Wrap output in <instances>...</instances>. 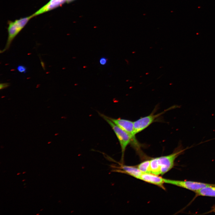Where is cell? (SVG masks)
I'll return each mask as SVG.
<instances>
[{
	"label": "cell",
	"mask_w": 215,
	"mask_h": 215,
	"mask_svg": "<svg viewBox=\"0 0 215 215\" xmlns=\"http://www.w3.org/2000/svg\"><path fill=\"white\" fill-rule=\"evenodd\" d=\"M99 113L100 116L110 126L119 140L121 149V162L122 164L125 150L128 146L129 144H131L132 142L131 138L127 132L113 123L108 116L101 113Z\"/></svg>",
	"instance_id": "cell-1"
},
{
	"label": "cell",
	"mask_w": 215,
	"mask_h": 215,
	"mask_svg": "<svg viewBox=\"0 0 215 215\" xmlns=\"http://www.w3.org/2000/svg\"><path fill=\"white\" fill-rule=\"evenodd\" d=\"M109 118L113 123L129 135L132 139L130 144L131 146L139 154L141 153L142 152L141 147L142 146L136 137L133 122L120 118L116 119L109 117Z\"/></svg>",
	"instance_id": "cell-2"
},
{
	"label": "cell",
	"mask_w": 215,
	"mask_h": 215,
	"mask_svg": "<svg viewBox=\"0 0 215 215\" xmlns=\"http://www.w3.org/2000/svg\"><path fill=\"white\" fill-rule=\"evenodd\" d=\"M33 17L32 15L16 20L14 21H9L8 22V36L7 42L4 49L1 50V53L4 52L9 48L14 38L23 28L30 20Z\"/></svg>",
	"instance_id": "cell-3"
},
{
	"label": "cell",
	"mask_w": 215,
	"mask_h": 215,
	"mask_svg": "<svg viewBox=\"0 0 215 215\" xmlns=\"http://www.w3.org/2000/svg\"><path fill=\"white\" fill-rule=\"evenodd\" d=\"M179 107L177 105L173 106L165 110L160 113L154 114L152 112L150 115L145 116L141 117L139 119L133 122L135 133L136 134L139 133L149 126L153 122L155 121L156 120L166 112L170 110H172Z\"/></svg>",
	"instance_id": "cell-4"
},
{
	"label": "cell",
	"mask_w": 215,
	"mask_h": 215,
	"mask_svg": "<svg viewBox=\"0 0 215 215\" xmlns=\"http://www.w3.org/2000/svg\"><path fill=\"white\" fill-rule=\"evenodd\" d=\"M185 149H183L179 146L171 154L157 157L160 168V175H163L173 168L176 158L183 153Z\"/></svg>",
	"instance_id": "cell-5"
},
{
	"label": "cell",
	"mask_w": 215,
	"mask_h": 215,
	"mask_svg": "<svg viewBox=\"0 0 215 215\" xmlns=\"http://www.w3.org/2000/svg\"><path fill=\"white\" fill-rule=\"evenodd\" d=\"M164 181L165 183L173 185L195 191L206 187L215 185L214 184L200 182L173 180L165 178H164Z\"/></svg>",
	"instance_id": "cell-6"
},
{
	"label": "cell",
	"mask_w": 215,
	"mask_h": 215,
	"mask_svg": "<svg viewBox=\"0 0 215 215\" xmlns=\"http://www.w3.org/2000/svg\"><path fill=\"white\" fill-rule=\"evenodd\" d=\"M120 166L116 167L115 165H111V168L113 169L112 170L113 172L124 173L133 177L137 179H139L143 173L137 167L124 165L122 164H119Z\"/></svg>",
	"instance_id": "cell-7"
},
{
	"label": "cell",
	"mask_w": 215,
	"mask_h": 215,
	"mask_svg": "<svg viewBox=\"0 0 215 215\" xmlns=\"http://www.w3.org/2000/svg\"><path fill=\"white\" fill-rule=\"evenodd\" d=\"M140 180L149 183L160 187L163 189H165L163 184L165 183L164 178L158 175L151 173H143Z\"/></svg>",
	"instance_id": "cell-8"
},
{
	"label": "cell",
	"mask_w": 215,
	"mask_h": 215,
	"mask_svg": "<svg viewBox=\"0 0 215 215\" xmlns=\"http://www.w3.org/2000/svg\"><path fill=\"white\" fill-rule=\"evenodd\" d=\"M67 0H50L32 15L33 17L53 10L66 2Z\"/></svg>",
	"instance_id": "cell-9"
},
{
	"label": "cell",
	"mask_w": 215,
	"mask_h": 215,
	"mask_svg": "<svg viewBox=\"0 0 215 215\" xmlns=\"http://www.w3.org/2000/svg\"><path fill=\"white\" fill-rule=\"evenodd\" d=\"M195 192L199 196L215 197V185L202 188Z\"/></svg>",
	"instance_id": "cell-10"
},
{
	"label": "cell",
	"mask_w": 215,
	"mask_h": 215,
	"mask_svg": "<svg viewBox=\"0 0 215 215\" xmlns=\"http://www.w3.org/2000/svg\"><path fill=\"white\" fill-rule=\"evenodd\" d=\"M151 173L159 175H160V170L158 164L157 157L150 159Z\"/></svg>",
	"instance_id": "cell-11"
},
{
	"label": "cell",
	"mask_w": 215,
	"mask_h": 215,
	"mask_svg": "<svg viewBox=\"0 0 215 215\" xmlns=\"http://www.w3.org/2000/svg\"><path fill=\"white\" fill-rule=\"evenodd\" d=\"M137 167L143 173H151L150 160L141 162L137 166Z\"/></svg>",
	"instance_id": "cell-12"
},
{
	"label": "cell",
	"mask_w": 215,
	"mask_h": 215,
	"mask_svg": "<svg viewBox=\"0 0 215 215\" xmlns=\"http://www.w3.org/2000/svg\"><path fill=\"white\" fill-rule=\"evenodd\" d=\"M17 70L21 73L26 72L27 69L26 67L22 65H19L17 68Z\"/></svg>",
	"instance_id": "cell-13"
},
{
	"label": "cell",
	"mask_w": 215,
	"mask_h": 215,
	"mask_svg": "<svg viewBox=\"0 0 215 215\" xmlns=\"http://www.w3.org/2000/svg\"><path fill=\"white\" fill-rule=\"evenodd\" d=\"M107 62V59L105 57H102L99 60V63L102 65H104L106 64Z\"/></svg>",
	"instance_id": "cell-14"
},
{
	"label": "cell",
	"mask_w": 215,
	"mask_h": 215,
	"mask_svg": "<svg viewBox=\"0 0 215 215\" xmlns=\"http://www.w3.org/2000/svg\"><path fill=\"white\" fill-rule=\"evenodd\" d=\"M9 83H1L0 85V89H2L6 88L9 86Z\"/></svg>",
	"instance_id": "cell-15"
},
{
	"label": "cell",
	"mask_w": 215,
	"mask_h": 215,
	"mask_svg": "<svg viewBox=\"0 0 215 215\" xmlns=\"http://www.w3.org/2000/svg\"><path fill=\"white\" fill-rule=\"evenodd\" d=\"M75 0H66V2L67 3H70L73 1H74Z\"/></svg>",
	"instance_id": "cell-16"
},
{
	"label": "cell",
	"mask_w": 215,
	"mask_h": 215,
	"mask_svg": "<svg viewBox=\"0 0 215 215\" xmlns=\"http://www.w3.org/2000/svg\"><path fill=\"white\" fill-rule=\"evenodd\" d=\"M20 173H17V175H19V174H20Z\"/></svg>",
	"instance_id": "cell-17"
},
{
	"label": "cell",
	"mask_w": 215,
	"mask_h": 215,
	"mask_svg": "<svg viewBox=\"0 0 215 215\" xmlns=\"http://www.w3.org/2000/svg\"><path fill=\"white\" fill-rule=\"evenodd\" d=\"M26 173V172H23L22 173V174H24V173Z\"/></svg>",
	"instance_id": "cell-18"
},
{
	"label": "cell",
	"mask_w": 215,
	"mask_h": 215,
	"mask_svg": "<svg viewBox=\"0 0 215 215\" xmlns=\"http://www.w3.org/2000/svg\"><path fill=\"white\" fill-rule=\"evenodd\" d=\"M25 180V179H23V180H22V182H23V181H24Z\"/></svg>",
	"instance_id": "cell-19"
},
{
	"label": "cell",
	"mask_w": 215,
	"mask_h": 215,
	"mask_svg": "<svg viewBox=\"0 0 215 215\" xmlns=\"http://www.w3.org/2000/svg\"><path fill=\"white\" fill-rule=\"evenodd\" d=\"M43 209H42L41 210H40V211H42V210H43Z\"/></svg>",
	"instance_id": "cell-20"
},
{
	"label": "cell",
	"mask_w": 215,
	"mask_h": 215,
	"mask_svg": "<svg viewBox=\"0 0 215 215\" xmlns=\"http://www.w3.org/2000/svg\"><path fill=\"white\" fill-rule=\"evenodd\" d=\"M39 214H36V215H39Z\"/></svg>",
	"instance_id": "cell-21"
}]
</instances>
